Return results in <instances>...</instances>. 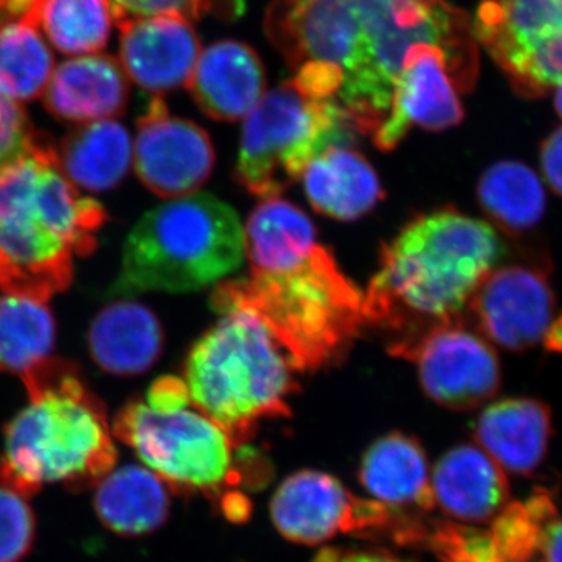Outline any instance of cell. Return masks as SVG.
Here are the masks:
<instances>
[{"instance_id": "13", "label": "cell", "mask_w": 562, "mask_h": 562, "mask_svg": "<svg viewBox=\"0 0 562 562\" xmlns=\"http://www.w3.org/2000/svg\"><path fill=\"white\" fill-rule=\"evenodd\" d=\"M214 149L209 133L173 117L160 95H151L138 120L135 169L147 190L165 199L194 194L210 179Z\"/></svg>"}, {"instance_id": "31", "label": "cell", "mask_w": 562, "mask_h": 562, "mask_svg": "<svg viewBox=\"0 0 562 562\" xmlns=\"http://www.w3.org/2000/svg\"><path fill=\"white\" fill-rule=\"evenodd\" d=\"M422 541L427 542L442 562H519L498 557L486 530L462 525L438 524L431 530L425 528Z\"/></svg>"}, {"instance_id": "40", "label": "cell", "mask_w": 562, "mask_h": 562, "mask_svg": "<svg viewBox=\"0 0 562 562\" xmlns=\"http://www.w3.org/2000/svg\"><path fill=\"white\" fill-rule=\"evenodd\" d=\"M554 105H557L558 113L562 117V81L558 85L557 98H554Z\"/></svg>"}, {"instance_id": "35", "label": "cell", "mask_w": 562, "mask_h": 562, "mask_svg": "<svg viewBox=\"0 0 562 562\" xmlns=\"http://www.w3.org/2000/svg\"><path fill=\"white\" fill-rule=\"evenodd\" d=\"M541 168L547 183L562 198V127L543 140Z\"/></svg>"}, {"instance_id": "12", "label": "cell", "mask_w": 562, "mask_h": 562, "mask_svg": "<svg viewBox=\"0 0 562 562\" xmlns=\"http://www.w3.org/2000/svg\"><path fill=\"white\" fill-rule=\"evenodd\" d=\"M271 513L281 535L302 543L327 541L338 532H379L392 525L398 530V541L405 542L413 527L394 522L383 503L355 497L338 480L314 471L284 480L273 495Z\"/></svg>"}, {"instance_id": "11", "label": "cell", "mask_w": 562, "mask_h": 562, "mask_svg": "<svg viewBox=\"0 0 562 562\" xmlns=\"http://www.w3.org/2000/svg\"><path fill=\"white\" fill-rule=\"evenodd\" d=\"M394 357L416 362L422 390L443 408L469 412L501 390L502 368L494 347L461 321L431 327Z\"/></svg>"}, {"instance_id": "34", "label": "cell", "mask_w": 562, "mask_h": 562, "mask_svg": "<svg viewBox=\"0 0 562 562\" xmlns=\"http://www.w3.org/2000/svg\"><path fill=\"white\" fill-rule=\"evenodd\" d=\"M38 138L24 110L0 95V168L31 151Z\"/></svg>"}, {"instance_id": "14", "label": "cell", "mask_w": 562, "mask_h": 562, "mask_svg": "<svg viewBox=\"0 0 562 562\" xmlns=\"http://www.w3.org/2000/svg\"><path fill=\"white\" fill-rule=\"evenodd\" d=\"M458 92L446 52L436 44H413L395 77L386 117L372 135L376 149L394 150L412 127L442 132L461 124Z\"/></svg>"}, {"instance_id": "3", "label": "cell", "mask_w": 562, "mask_h": 562, "mask_svg": "<svg viewBox=\"0 0 562 562\" xmlns=\"http://www.w3.org/2000/svg\"><path fill=\"white\" fill-rule=\"evenodd\" d=\"M21 376L29 405L3 432L0 484L24 498L50 483L98 486L117 461L101 398L61 358H46Z\"/></svg>"}, {"instance_id": "18", "label": "cell", "mask_w": 562, "mask_h": 562, "mask_svg": "<svg viewBox=\"0 0 562 562\" xmlns=\"http://www.w3.org/2000/svg\"><path fill=\"white\" fill-rule=\"evenodd\" d=\"M435 505L468 524L492 522L508 505L506 473L475 446L454 447L431 475Z\"/></svg>"}, {"instance_id": "36", "label": "cell", "mask_w": 562, "mask_h": 562, "mask_svg": "<svg viewBox=\"0 0 562 562\" xmlns=\"http://www.w3.org/2000/svg\"><path fill=\"white\" fill-rule=\"evenodd\" d=\"M314 562H408L398 560L390 553L376 552H344V550L327 549L317 554Z\"/></svg>"}, {"instance_id": "16", "label": "cell", "mask_w": 562, "mask_h": 562, "mask_svg": "<svg viewBox=\"0 0 562 562\" xmlns=\"http://www.w3.org/2000/svg\"><path fill=\"white\" fill-rule=\"evenodd\" d=\"M116 22L122 68L139 88L161 95L188 85L202 52L190 20L180 14H154Z\"/></svg>"}, {"instance_id": "33", "label": "cell", "mask_w": 562, "mask_h": 562, "mask_svg": "<svg viewBox=\"0 0 562 562\" xmlns=\"http://www.w3.org/2000/svg\"><path fill=\"white\" fill-rule=\"evenodd\" d=\"M114 21L124 18L180 14L187 20H199L203 14H220L235 20L244 11V0H110Z\"/></svg>"}, {"instance_id": "9", "label": "cell", "mask_w": 562, "mask_h": 562, "mask_svg": "<svg viewBox=\"0 0 562 562\" xmlns=\"http://www.w3.org/2000/svg\"><path fill=\"white\" fill-rule=\"evenodd\" d=\"M113 432L158 479L181 494H216L231 482V436L190 405L158 409L144 398L128 402L114 417Z\"/></svg>"}, {"instance_id": "19", "label": "cell", "mask_w": 562, "mask_h": 562, "mask_svg": "<svg viewBox=\"0 0 562 562\" xmlns=\"http://www.w3.org/2000/svg\"><path fill=\"white\" fill-rule=\"evenodd\" d=\"M127 101V74L106 55H81L61 63L44 90L49 113L69 122L113 120L124 113Z\"/></svg>"}, {"instance_id": "15", "label": "cell", "mask_w": 562, "mask_h": 562, "mask_svg": "<svg viewBox=\"0 0 562 562\" xmlns=\"http://www.w3.org/2000/svg\"><path fill=\"white\" fill-rule=\"evenodd\" d=\"M469 310L487 341L509 351L530 350L542 341L553 319L549 273L531 265L494 269L473 295Z\"/></svg>"}, {"instance_id": "5", "label": "cell", "mask_w": 562, "mask_h": 562, "mask_svg": "<svg viewBox=\"0 0 562 562\" xmlns=\"http://www.w3.org/2000/svg\"><path fill=\"white\" fill-rule=\"evenodd\" d=\"M246 257L236 211L211 194L183 195L155 206L128 235L109 294H183L220 283Z\"/></svg>"}, {"instance_id": "4", "label": "cell", "mask_w": 562, "mask_h": 562, "mask_svg": "<svg viewBox=\"0 0 562 562\" xmlns=\"http://www.w3.org/2000/svg\"><path fill=\"white\" fill-rule=\"evenodd\" d=\"M362 299L331 251L317 244L292 268L221 281L211 294V306L221 314L257 317L294 371L316 372L342 361L361 335Z\"/></svg>"}, {"instance_id": "32", "label": "cell", "mask_w": 562, "mask_h": 562, "mask_svg": "<svg viewBox=\"0 0 562 562\" xmlns=\"http://www.w3.org/2000/svg\"><path fill=\"white\" fill-rule=\"evenodd\" d=\"M36 520L18 492L0 484V562H21L35 542Z\"/></svg>"}, {"instance_id": "7", "label": "cell", "mask_w": 562, "mask_h": 562, "mask_svg": "<svg viewBox=\"0 0 562 562\" xmlns=\"http://www.w3.org/2000/svg\"><path fill=\"white\" fill-rule=\"evenodd\" d=\"M266 32L291 69L321 63L341 69L336 101L355 131L373 135L390 110L392 87L376 68L353 0H273Z\"/></svg>"}, {"instance_id": "2", "label": "cell", "mask_w": 562, "mask_h": 562, "mask_svg": "<svg viewBox=\"0 0 562 562\" xmlns=\"http://www.w3.org/2000/svg\"><path fill=\"white\" fill-rule=\"evenodd\" d=\"M106 220L63 173L57 149L38 138L0 168V290L46 303L68 290L74 257L94 251Z\"/></svg>"}, {"instance_id": "41", "label": "cell", "mask_w": 562, "mask_h": 562, "mask_svg": "<svg viewBox=\"0 0 562 562\" xmlns=\"http://www.w3.org/2000/svg\"><path fill=\"white\" fill-rule=\"evenodd\" d=\"M416 2L430 3V2H436V0H416Z\"/></svg>"}, {"instance_id": "28", "label": "cell", "mask_w": 562, "mask_h": 562, "mask_svg": "<svg viewBox=\"0 0 562 562\" xmlns=\"http://www.w3.org/2000/svg\"><path fill=\"white\" fill-rule=\"evenodd\" d=\"M54 72V55L29 18L0 24V95L27 102L46 90Z\"/></svg>"}, {"instance_id": "8", "label": "cell", "mask_w": 562, "mask_h": 562, "mask_svg": "<svg viewBox=\"0 0 562 562\" xmlns=\"http://www.w3.org/2000/svg\"><path fill=\"white\" fill-rule=\"evenodd\" d=\"M336 99H314L294 80L265 92L244 121L235 179L250 194L279 198L325 150L357 135Z\"/></svg>"}, {"instance_id": "20", "label": "cell", "mask_w": 562, "mask_h": 562, "mask_svg": "<svg viewBox=\"0 0 562 562\" xmlns=\"http://www.w3.org/2000/svg\"><path fill=\"white\" fill-rule=\"evenodd\" d=\"M552 432V409L536 398L492 403L475 425V439L484 452L516 475H530L541 465Z\"/></svg>"}, {"instance_id": "38", "label": "cell", "mask_w": 562, "mask_h": 562, "mask_svg": "<svg viewBox=\"0 0 562 562\" xmlns=\"http://www.w3.org/2000/svg\"><path fill=\"white\" fill-rule=\"evenodd\" d=\"M36 5L38 0H0V24L18 18L35 21Z\"/></svg>"}, {"instance_id": "27", "label": "cell", "mask_w": 562, "mask_h": 562, "mask_svg": "<svg viewBox=\"0 0 562 562\" xmlns=\"http://www.w3.org/2000/svg\"><path fill=\"white\" fill-rule=\"evenodd\" d=\"M476 198L486 216L506 235L532 231L546 214L542 181L519 161H498L487 168L479 181Z\"/></svg>"}, {"instance_id": "6", "label": "cell", "mask_w": 562, "mask_h": 562, "mask_svg": "<svg viewBox=\"0 0 562 562\" xmlns=\"http://www.w3.org/2000/svg\"><path fill=\"white\" fill-rule=\"evenodd\" d=\"M291 371L257 317L228 312L191 347L184 383L195 409L224 428L236 447L254 436L260 420L290 416L288 401L299 387Z\"/></svg>"}, {"instance_id": "21", "label": "cell", "mask_w": 562, "mask_h": 562, "mask_svg": "<svg viewBox=\"0 0 562 562\" xmlns=\"http://www.w3.org/2000/svg\"><path fill=\"white\" fill-rule=\"evenodd\" d=\"M302 177L313 209L333 220H360L384 199L375 169L349 146L325 150L310 162Z\"/></svg>"}, {"instance_id": "25", "label": "cell", "mask_w": 562, "mask_h": 562, "mask_svg": "<svg viewBox=\"0 0 562 562\" xmlns=\"http://www.w3.org/2000/svg\"><path fill=\"white\" fill-rule=\"evenodd\" d=\"M94 506L106 528L133 538L149 535L166 522L169 495L166 483L149 469L127 465L103 476Z\"/></svg>"}, {"instance_id": "22", "label": "cell", "mask_w": 562, "mask_h": 562, "mask_svg": "<svg viewBox=\"0 0 562 562\" xmlns=\"http://www.w3.org/2000/svg\"><path fill=\"white\" fill-rule=\"evenodd\" d=\"M88 346L92 360L103 371L120 376L140 375L160 358L161 324L140 303H111L92 321Z\"/></svg>"}, {"instance_id": "30", "label": "cell", "mask_w": 562, "mask_h": 562, "mask_svg": "<svg viewBox=\"0 0 562 562\" xmlns=\"http://www.w3.org/2000/svg\"><path fill=\"white\" fill-rule=\"evenodd\" d=\"M35 21L55 49L90 55L109 43L114 16L110 0H38Z\"/></svg>"}, {"instance_id": "10", "label": "cell", "mask_w": 562, "mask_h": 562, "mask_svg": "<svg viewBox=\"0 0 562 562\" xmlns=\"http://www.w3.org/2000/svg\"><path fill=\"white\" fill-rule=\"evenodd\" d=\"M472 32L525 98L561 83L562 0H483Z\"/></svg>"}, {"instance_id": "1", "label": "cell", "mask_w": 562, "mask_h": 562, "mask_svg": "<svg viewBox=\"0 0 562 562\" xmlns=\"http://www.w3.org/2000/svg\"><path fill=\"white\" fill-rule=\"evenodd\" d=\"M502 255V239L486 222L453 206L419 214L382 249L362 292L366 325L394 336L387 347L394 355L431 327L461 321Z\"/></svg>"}, {"instance_id": "24", "label": "cell", "mask_w": 562, "mask_h": 562, "mask_svg": "<svg viewBox=\"0 0 562 562\" xmlns=\"http://www.w3.org/2000/svg\"><path fill=\"white\" fill-rule=\"evenodd\" d=\"M58 162L74 187L92 192L113 190L127 176L133 158L131 135L120 122H88L65 136Z\"/></svg>"}, {"instance_id": "26", "label": "cell", "mask_w": 562, "mask_h": 562, "mask_svg": "<svg viewBox=\"0 0 562 562\" xmlns=\"http://www.w3.org/2000/svg\"><path fill=\"white\" fill-rule=\"evenodd\" d=\"M250 271L272 272L305 260L317 246L312 220L283 199H266L244 228Z\"/></svg>"}, {"instance_id": "39", "label": "cell", "mask_w": 562, "mask_h": 562, "mask_svg": "<svg viewBox=\"0 0 562 562\" xmlns=\"http://www.w3.org/2000/svg\"><path fill=\"white\" fill-rule=\"evenodd\" d=\"M542 342L547 350L554 351V353H562V313L557 319L550 322L546 335H543Z\"/></svg>"}, {"instance_id": "17", "label": "cell", "mask_w": 562, "mask_h": 562, "mask_svg": "<svg viewBox=\"0 0 562 562\" xmlns=\"http://www.w3.org/2000/svg\"><path fill=\"white\" fill-rule=\"evenodd\" d=\"M187 87L206 116L222 122L239 121L266 92L265 66L247 44L220 41L201 52Z\"/></svg>"}, {"instance_id": "37", "label": "cell", "mask_w": 562, "mask_h": 562, "mask_svg": "<svg viewBox=\"0 0 562 562\" xmlns=\"http://www.w3.org/2000/svg\"><path fill=\"white\" fill-rule=\"evenodd\" d=\"M546 562H562V520L553 517L542 532L541 550Z\"/></svg>"}, {"instance_id": "23", "label": "cell", "mask_w": 562, "mask_h": 562, "mask_svg": "<svg viewBox=\"0 0 562 562\" xmlns=\"http://www.w3.org/2000/svg\"><path fill=\"white\" fill-rule=\"evenodd\" d=\"M360 480L383 505L435 508L427 454L412 436L391 432L373 442L362 457Z\"/></svg>"}, {"instance_id": "29", "label": "cell", "mask_w": 562, "mask_h": 562, "mask_svg": "<svg viewBox=\"0 0 562 562\" xmlns=\"http://www.w3.org/2000/svg\"><path fill=\"white\" fill-rule=\"evenodd\" d=\"M54 342L55 321L43 302L0 297V371L22 375L49 358Z\"/></svg>"}]
</instances>
